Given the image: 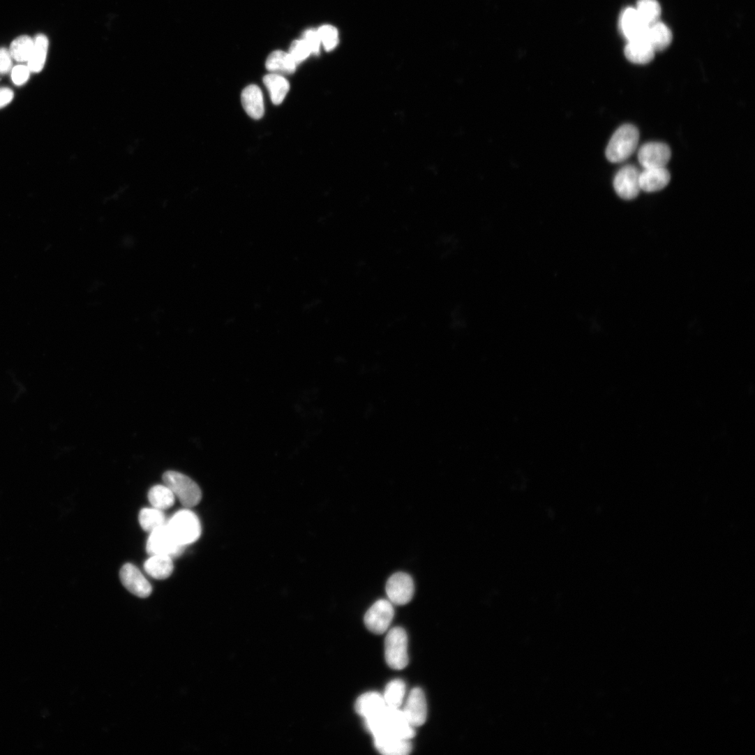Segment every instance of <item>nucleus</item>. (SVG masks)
<instances>
[{
  "label": "nucleus",
  "instance_id": "obj_12",
  "mask_svg": "<svg viewBox=\"0 0 755 755\" xmlns=\"http://www.w3.org/2000/svg\"><path fill=\"white\" fill-rule=\"evenodd\" d=\"M402 710L408 721L414 728L426 723L428 707L425 694L421 688L416 687L411 691Z\"/></svg>",
  "mask_w": 755,
  "mask_h": 755
},
{
  "label": "nucleus",
  "instance_id": "obj_19",
  "mask_svg": "<svg viewBox=\"0 0 755 755\" xmlns=\"http://www.w3.org/2000/svg\"><path fill=\"white\" fill-rule=\"evenodd\" d=\"M172 558L167 555H154L145 562L144 570L155 579L169 578L174 571Z\"/></svg>",
  "mask_w": 755,
  "mask_h": 755
},
{
  "label": "nucleus",
  "instance_id": "obj_31",
  "mask_svg": "<svg viewBox=\"0 0 755 755\" xmlns=\"http://www.w3.org/2000/svg\"><path fill=\"white\" fill-rule=\"evenodd\" d=\"M302 40L308 47L311 54H319L322 45L317 31L313 29L307 30L304 33Z\"/></svg>",
  "mask_w": 755,
  "mask_h": 755
},
{
  "label": "nucleus",
  "instance_id": "obj_28",
  "mask_svg": "<svg viewBox=\"0 0 755 755\" xmlns=\"http://www.w3.org/2000/svg\"><path fill=\"white\" fill-rule=\"evenodd\" d=\"M635 9L649 27L659 22L661 10L657 0H639Z\"/></svg>",
  "mask_w": 755,
  "mask_h": 755
},
{
  "label": "nucleus",
  "instance_id": "obj_15",
  "mask_svg": "<svg viewBox=\"0 0 755 755\" xmlns=\"http://www.w3.org/2000/svg\"><path fill=\"white\" fill-rule=\"evenodd\" d=\"M384 696L379 692H369L361 695L356 701V712L364 719L382 712L387 707Z\"/></svg>",
  "mask_w": 755,
  "mask_h": 755
},
{
  "label": "nucleus",
  "instance_id": "obj_6",
  "mask_svg": "<svg viewBox=\"0 0 755 755\" xmlns=\"http://www.w3.org/2000/svg\"><path fill=\"white\" fill-rule=\"evenodd\" d=\"M394 615V604L389 600H378L366 613L364 623L372 633L382 634L388 630Z\"/></svg>",
  "mask_w": 755,
  "mask_h": 755
},
{
  "label": "nucleus",
  "instance_id": "obj_24",
  "mask_svg": "<svg viewBox=\"0 0 755 755\" xmlns=\"http://www.w3.org/2000/svg\"><path fill=\"white\" fill-rule=\"evenodd\" d=\"M148 498L153 507L163 511L174 504L176 497L167 486L158 485L149 491Z\"/></svg>",
  "mask_w": 755,
  "mask_h": 755
},
{
  "label": "nucleus",
  "instance_id": "obj_9",
  "mask_svg": "<svg viewBox=\"0 0 755 755\" xmlns=\"http://www.w3.org/2000/svg\"><path fill=\"white\" fill-rule=\"evenodd\" d=\"M639 170L634 165H628L619 170L613 181V187L618 195L623 200L636 198L641 190Z\"/></svg>",
  "mask_w": 755,
  "mask_h": 755
},
{
  "label": "nucleus",
  "instance_id": "obj_4",
  "mask_svg": "<svg viewBox=\"0 0 755 755\" xmlns=\"http://www.w3.org/2000/svg\"><path fill=\"white\" fill-rule=\"evenodd\" d=\"M165 486L174 493L181 504L186 509L197 506L202 500V491L199 486L188 477L174 471L166 472L163 477Z\"/></svg>",
  "mask_w": 755,
  "mask_h": 755
},
{
  "label": "nucleus",
  "instance_id": "obj_13",
  "mask_svg": "<svg viewBox=\"0 0 755 755\" xmlns=\"http://www.w3.org/2000/svg\"><path fill=\"white\" fill-rule=\"evenodd\" d=\"M648 28L635 8H629L622 13L620 29L628 42L646 39Z\"/></svg>",
  "mask_w": 755,
  "mask_h": 755
},
{
  "label": "nucleus",
  "instance_id": "obj_21",
  "mask_svg": "<svg viewBox=\"0 0 755 755\" xmlns=\"http://www.w3.org/2000/svg\"><path fill=\"white\" fill-rule=\"evenodd\" d=\"M646 40L655 52H661L670 46L673 35L669 28L659 21L649 27Z\"/></svg>",
  "mask_w": 755,
  "mask_h": 755
},
{
  "label": "nucleus",
  "instance_id": "obj_32",
  "mask_svg": "<svg viewBox=\"0 0 755 755\" xmlns=\"http://www.w3.org/2000/svg\"><path fill=\"white\" fill-rule=\"evenodd\" d=\"M30 75L28 66L20 65L13 69L12 79L15 85L22 86L29 81Z\"/></svg>",
  "mask_w": 755,
  "mask_h": 755
},
{
  "label": "nucleus",
  "instance_id": "obj_11",
  "mask_svg": "<svg viewBox=\"0 0 755 755\" xmlns=\"http://www.w3.org/2000/svg\"><path fill=\"white\" fill-rule=\"evenodd\" d=\"M120 578L124 586L134 595L147 598L152 593V586L143 574L135 565L128 563L120 571Z\"/></svg>",
  "mask_w": 755,
  "mask_h": 755
},
{
  "label": "nucleus",
  "instance_id": "obj_18",
  "mask_svg": "<svg viewBox=\"0 0 755 755\" xmlns=\"http://www.w3.org/2000/svg\"><path fill=\"white\" fill-rule=\"evenodd\" d=\"M655 53L646 39L629 41L625 49V55L627 60L637 65L650 63L655 57Z\"/></svg>",
  "mask_w": 755,
  "mask_h": 755
},
{
  "label": "nucleus",
  "instance_id": "obj_26",
  "mask_svg": "<svg viewBox=\"0 0 755 755\" xmlns=\"http://www.w3.org/2000/svg\"><path fill=\"white\" fill-rule=\"evenodd\" d=\"M405 694V682L403 680L396 679L387 685L383 696L388 707L400 708L403 703Z\"/></svg>",
  "mask_w": 755,
  "mask_h": 755
},
{
  "label": "nucleus",
  "instance_id": "obj_3",
  "mask_svg": "<svg viewBox=\"0 0 755 755\" xmlns=\"http://www.w3.org/2000/svg\"><path fill=\"white\" fill-rule=\"evenodd\" d=\"M166 525L175 540L184 546L197 541L202 534L199 518L188 509L177 512Z\"/></svg>",
  "mask_w": 755,
  "mask_h": 755
},
{
  "label": "nucleus",
  "instance_id": "obj_5",
  "mask_svg": "<svg viewBox=\"0 0 755 755\" xmlns=\"http://www.w3.org/2000/svg\"><path fill=\"white\" fill-rule=\"evenodd\" d=\"M385 657L389 666L395 670L404 669L409 663L408 637L402 627L389 631L385 640Z\"/></svg>",
  "mask_w": 755,
  "mask_h": 755
},
{
  "label": "nucleus",
  "instance_id": "obj_8",
  "mask_svg": "<svg viewBox=\"0 0 755 755\" xmlns=\"http://www.w3.org/2000/svg\"><path fill=\"white\" fill-rule=\"evenodd\" d=\"M389 601L396 605L403 606L411 601L414 594V583L411 576L398 572L390 577L386 587Z\"/></svg>",
  "mask_w": 755,
  "mask_h": 755
},
{
  "label": "nucleus",
  "instance_id": "obj_23",
  "mask_svg": "<svg viewBox=\"0 0 755 755\" xmlns=\"http://www.w3.org/2000/svg\"><path fill=\"white\" fill-rule=\"evenodd\" d=\"M49 40L44 35H38L34 40V48L28 63V68L32 73H40L45 65L48 50Z\"/></svg>",
  "mask_w": 755,
  "mask_h": 755
},
{
  "label": "nucleus",
  "instance_id": "obj_30",
  "mask_svg": "<svg viewBox=\"0 0 755 755\" xmlns=\"http://www.w3.org/2000/svg\"><path fill=\"white\" fill-rule=\"evenodd\" d=\"M288 53L297 65L306 60L311 54L308 47L302 39L294 41Z\"/></svg>",
  "mask_w": 755,
  "mask_h": 755
},
{
  "label": "nucleus",
  "instance_id": "obj_16",
  "mask_svg": "<svg viewBox=\"0 0 755 755\" xmlns=\"http://www.w3.org/2000/svg\"><path fill=\"white\" fill-rule=\"evenodd\" d=\"M241 103L247 114L253 119H260L264 114L263 95L255 85L246 87L241 94Z\"/></svg>",
  "mask_w": 755,
  "mask_h": 755
},
{
  "label": "nucleus",
  "instance_id": "obj_33",
  "mask_svg": "<svg viewBox=\"0 0 755 755\" xmlns=\"http://www.w3.org/2000/svg\"><path fill=\"white\" fill-rule=\"evenodd\" d=\"M13 57L9 50L0 49V73H9L13 68Z\"/></svg>",
  "mask_w": 755,
  "mask_h": 755
},
{
  "label": "nucleus",
  "instance_id": "obj_27",
  "mask_svg": "<svg viewBox=\"0 0 755 755\" xmlns=\"http://www.w3.org/2000/svg\"><path fill=\"white\" fill-rule=\"evenodd\" d=\"M34 48V40L27 36L19 37L11 45L10 52L15 61L24 63L30 59Z\"/></svg>",
  "mask_w": 755,
  "mask_h": 755
},
{
  "label": "nucleus",
  "instance_id": "obj_22",
  "mask_svg": "<svg viewBox=\"0 0 755 755\" xmlns=\"http://www.w3.org/2000/svg\"><path fill=\"white\" fill-rule=\"evenodd\" d=\"M263 82L269 91L274 105H281L290 91V83L282 75L271 73L266 75Z\"/></svg>",
  "mask_w": 755,
  "mask_h": 755
},
{
  "label": "nucleus",
  "instance_id": "obj_25",
  "mask_svg": "<svg viewBox=\"0 0 755 755\" xmlns=\"http://www.w3.org/2000/svg\"><path fill=\"white\" fill-rule=\"evenodd\" d=\"M139 521L142 528L150 533L167 523L163 511L154 507L143 509L140 513Z\"/></svg>",
  "mask_w": 755,
  "mask_h": 755
},
{
  "label": "nucleus",
  "instance_id": "obj_14",
  "mask_svg": "<svg viewBox=\"0 0 755 755\" xmlns=\"http://www.w3.org/2000/svg\"><path fill=\"white\" fill-rule=\"evenodd\" d=\"M671 174L666 167L644 169L640 173L641 190L654 193L664 189L669 184Z\"/></svg>",
  "mask_w": 755,
  "mask_h": 755
},
{
  "label": "nucleus",
  "instance_id": "obj_34",
  "mask_svg": "<svg viewBox=\"0 0 755 755\" xmlns=\"http://www.w3.org/2000/svg\"><path fill=\"white\" fill-rule=\"evenodd\" d=\"M14 92L8 88H0V109L8 105L14 99Z\"/></svg>",
  "mask_w": 755,
  "mask_h": 755
},
{
  "label": "nucleus",
  "instance_id": "obj_2",
  "mask_svg": "<svg viewBox=\"0 0 755 755\" xmlns=\"http://www.w3.org/2000/svg\"><path fill=\"white\" fill-rule=\"evenodd\" d=\"M638 142L639 132L634 126H622L610 140L606 149V158L613 163L625 161L636 151Z\"/></svg>",
  "mask_w": 755,
  "mask_h": 755
},
{
  "label": "nucleus",
  "instance_id": "obj_17",
  "mask_svg": "<svg viewBox=\"0 0 755 755\" xmlns=\"http://www.w3.org/2000/svg\"><path fill=\"white\" fill-rule=\"evenodd\" d=\"M374 745L384 755H408L412 751L410 740L395 737H373Z\"/></svg>",
  "mask_w": 755,
  "mask_h": 755
},
{
  "label": "nucleus",
  "instance_id": "obj_1",
  "mask_svg": "<svg viewBox=\"0 0 755 755\" xmlns=\"http://www.w3.org/2000/svg\"><path fill=\"white\" fill-rule=\"evenodd\" d=\"M364 726L373 737L411 740L416 735L415 728L410 724L401 708L387 706L380 713L364 719Z\"/></svg>",
  "mask_w": 755,
  "mask_h": 755
},
{
  "label": "nucleus",
  "instance_id": "obj_10",
  "mask_svg": "<svg viewBox=\"0 0 755 755\" xmlns=\"http://www.w3.org/2000/svg\"><path fill=\"white\" fill-rule=\"evenodd\" d=\"M671 157L669 147L661 142H648L638 153V160L644 168L666 167Z\"/></svg>",
  "mask_w": 755,
  "mask_h": 755
},
{
  "label": "nucleus",
  "instance_id": "obj_29",
  "mask_svg": "<svg viewBox=\"0 0 755 755\" xmlns=\"http://www.w3.org/2000/svg\"><path fill=\"white\" fill-rule=\"evenodd\" d=\"M321 45L327 52L334 50L338 44V33L336 28L330 25H324L317 30Z\"/></svg>",
  "mask_w": 755,
  "mask_h": 755
},
{
  "label": "nucleus",
  "instance_id": "obj_7",
  "mask_svg": "<svg viewBox=\"0 0 755 755\" xmlns=\"http://www.w3.org/2000/svg\"><path fill=\"white\" fill-rule=\"evenodd\" d=\"M185 547L175 540L165 525L151 532L147 541V551L151 555H167L173 558L181 555Z\"/></svg>",
  "mask_w": 755,
  "mask_h": 755
},
{
  "label": "nucleus",
  "instance_id": "obj_20",
  "mask_svg": "<svg viewBox=\"0 0 755 755\" xmlns=\"http://www.w3.org/2000/svg\"><path fill=\"white\" fill-rule=\"evenodd\" d=\"M265 66L271 73L282 75L293 74L297 64L289 53L276 51L268 57Z\"/></svg>",
  "mask_w": 755,
  "mask_h": 755
}]
</instances>
